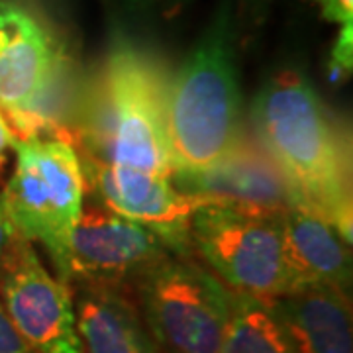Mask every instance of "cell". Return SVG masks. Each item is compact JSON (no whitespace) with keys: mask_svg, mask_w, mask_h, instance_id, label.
<instances>
[{"mask_svg":"<svg viewBox=\"0 0 353 353\" xmlns=\"http://www.w3.org/2000/svg\"><path fill=\"white\" fill-rule=\"evenodd\" d=\"M248 128L287 179L292 201L324 218L352 245L350 136L310 77L299 67L273 73L253 97Z\"/></svg>","mask_w":353,"mask_h":353,"instance_id":"obj_1","label":"cell"},{"mask_svg":"<svg viewBox=\"0 0 353 353\" xmlns=\"http://www.w3.org/2000/svg\"><path fill=\"white\" fill-rule=\"evenodd\" d=\"M169 67L150 46L114 36L83 81L73 141L81 153L155 175L171 176Z\"/></svg>","mask_w":353,"mask_h":353,"instance_id":"obj_2","label":"cell"},{"mask_svg":"<svg viewBox=\"0 0 353 353\" xmlns=\"http://www.w3.org/2000/svg\"><path fill=\"white\" fill-rule=\"evenodd\" d=\"M238 69V22L222 2L171 73L167 124L173 171L202 169L226 155L248 128Z\"/></svg>","mask_w":353,"mask_h":353,"instance_id":"obj_3","label":"cell"},{"mask_svg":"<svg viewBox=\"0 0 353 353\" xmlns=\"http://www.w3.org/2000/svg\"><path fill=\"white\" fill-rule=\"evenodd\" d=\"M2 194L16 234L39 243L55 277L69 285L71 236L85 204V175L75 143L67 139H24Z\"/></svg>","mask_w":353,"mask_h":353,"instance_id":"obj_4","label":"cell"},{"mask_svg":"<svg viewBox=\"0 0 353 353\" xmlns=\"http://www.w3.org/2000/svg\"><path fill=\"white\" fill-rule=\"evenodd\" d=\"M139 312L161 353H222L232 290L187 257H167L136 283Z\"/></svg>","mask_w":353,"mask_h":353,"instance_id":"obj_5","label":"cell"},{"mask_svg":"<svg viewBox=\"0 0 353 353\" xmlns=\"http://www.w3.org/2000/svg\"><path fill=\"white\" fill-rule=\"evenodd\" d=\"M190 245L234 292L279 299L292 290L281 218L201 204L190 218Z\"/></svg>","mask_w":353,"mask_h":353,"instance_id":"obj_6","label":"cell"},{"mask_svg":"<svg viewBox=\"0 0 353 353\" xmlns=\"http://www.w3.org/2000/svg\"><path fill=\"white\" fill-rule=\"evenodd\" d=\"M0 303L34 353H83L69 285L22 238L0 261Z\"/></svg>","mask_w":353,"mask_h":353,"instance_id":"obj_7","label":"cell"},{"mask_svg":"<svg viewBox=\"0 0 353 353\" xmlns=\"http://www.w3.org/2000/svg\"><path fill=\"white\" fill-rule=\"evenodd\" d=\"M79 157L88 196L150 230L171 255L187 259L194 255L190 245V218L204 202L176 190L169 176L104 163L87 153H79Z\"/></svg>","mask_w":353,"mask_h":353,"instance_id":"obj_8","label":"cell"},{"mask_svg":"<svg viewBox=\"0 0 353 353\" xmlns=\"http://www.w3.org/2000/svg\"><path fill=\"white\" fill-rule=\"evenodd\" d=\"M167 257H171L169 250L150 230L85 196L71 236L69 283L120 289L126 283L136 285Z\"/></svg>","mask_w":353,"mask_h":353,"instance_id":"obj_9","label":"cell"},{"mask_svg":"<svg viewBox=\"0 0 353 353\" xmlns=\"http://www.w3.org/2000/svg\"><path fill=\"white\" fill-rule=\"evenodd\" d=\"M176 190L204 204H224L250 214L281 218L292 204V192L277 163L243 130L234 148L202 169L171 173Z\"/></svg>","mask_w":353,"mask_h":353,"instance_id":"obj_10","label":"cell"},{"mask_svg":"<svg viewBox=\"0 0 353 353\" xmlns=\"http://www.w3.org/2000/svg\"><path fill=\"white\" fill-rule=\"evenodd\" d=\"M71 57L51 26L18 0H0V110L26 108Z\"/></svg>","mask_w":353,"mask_h":353,"instance_id":"obj_11","label":"cell"},{"mask_svg":"<svg viewBox=\"0 0 353 353\" xmlns=\"http://www.w3.org/2000/svg\"><path fill=\"white\" fill-rule=\"evenodd\" d=\"M292 290L310 285L352 289V252L324 218L292 201L281 216ZM290 290V292H292ZM289 294V292H287Z\"/></svg>","mask_w":353,"mask_h":353,"instance_id":"obj_12","label":"cell"},{"mask_svg":"<svg viewBox=\"0 0 353 353\" xmlns=\"http://www.w3.org/2000/svg\"><path fill=\"white\" fill-rule=\"evenodd\" d=\"M73 304L83 353H161L141 312L120 289L79 285Z\"/></svg>","mask_w":353,"mask_h":353,"instance_id":"obj_13","label":"cell"},{"mask_svg":"<svg viewBox=\"0 0 353 353\" xmlns=\"http://www.w3.org/2000/svg\"><path fill=\"white\" fill-rule=\"evenodd\" d=\"M275 303L299 353H353L350 292L310 285Z\"/></svg>","mask_w":353,"mask_h":353,"instance_id":"obj_14","label":"cell"},{"mask_svg":"<svg viewBox=\"0 0 353 353\" xmlns=\"http://www.w3.org/2000/svg\"><path fill=\"white\" fill-rule=\"evenodd\" d=\"M83 79L75 59L69 57L57 73L39 90L36 99L18 112L6 114L4 120L18 141L24 139H67L73 141L77 106Z\"/></svg>","mask_w":353,"mask_h":353,"instance_id":"obj_15","label":"cell"},{"mask_svg":"<svg viewBox=\"0 0 353 353\" xmlns=\"http://www.w3.org/2000/svg\"><path fill=\"white\" fill-rule=\"evenodd\" d=\"M222 353H299L275 299L232 290Z\"/></svg>","mask_w":353,"mask_h":353,"instance_id":"obj_16","label":"cell"},{"mask_svg":"<svg viewBox=\"0 0 353 353\" xmlns=\"http://www.w3.org/2000/svg\"><path fill=\"white\" fill-rule=\"evenodd\" d=\"M353 69V24L340 26V34L330 51V75L340 81Z\"/></svg>","mask_w":353,"mask_h":353,"instance_id":"obj_17","label":"cell"},{"mask_svg":"<svg viewBox=\"0 0 353 353\" xmlns=\"http://www.w3.org/2000/svg\"><path fill=\"white\" fill-rule=\"evenodd\" d=\"M0 353H34L14 328L4 306L0 303Z\"/></svg>","mask_w":353,"mask_h":353,"instance_id":"obj_18","label":"cell"},{"mask_svg":"<svg viewBox=\"0 0 353 353\" xmlns=\"http://www.w3.org/2000/svg\"><path fill=\"white\" fill-rule=\"evenodd\" d=\"M322 20L330 24H353V0H314Z\"/></svg>","mask_w":353,"mask_h":353,"instance_id":"obj_19","label":"cell"},{"mask_svg":"<svg viewBox=\"0 0 353 353\" xmlns=\"http://www.w3.org/2000/svg\"><path fill=\"white\" fill-rule=\"evenodd\" d=\"M18 238L20 236L14 230L10 216L6 212V206H4V201H2V194H0V261L4 259V255L8 253V250L12 248V243Z\"/></svg>","mask_w":353,"mask_h":353,"instance_id":"obj_20","label":"cell"},{"mask_svg":"<svg viewBox=\"0 0 353 353\" xmlns=\"http://www.w3.org/2000/svg\"><path fill=\"white\" fill-rule=\"evenodd\" d=\"M16 143H18V139L14 138L12 130L8 128L6 120H4V114L0 110V171L6 163V155L10 150L16 148Z\"/></svg>","mask_w":353,"mask_h":353,"instance_id":"obj_21","label":"cell"},{"mask_svg":"<svg viewBox=\"0 0 353 353\" xmlns=\"http://www.w3.org/2000/svg\"><path fill=\"white\" fill-rule=\"evenodd\" d=\"M241 2H243V12L248 16L250 24L252 22L253 24H261L271 0H241Z\"/></svg>","mask_w":353,"mask_h":353,"instance_id":"obj_22","label":"cell"},{"mask_svg":"<svg viewBox=\"0 0 353 353\" xmlns=\"http://www.w3.org/2000/svg\"><path fill=\"white\" fill-rule=\"evenodd\" d=\"M190 0H169V14H176L181 8H185Z\"/></svg>","mask_w":353,"mask_h":353,"instance_id":"obj_23","label":"cell"},{"mask_svg":"<svg viewBox=\"0 0 353 353\" xmlns=\"http://www.w3.org/2000/svg\"><path fill=\"white\" fill-rule=\"evenodd\" d=\"M126 2H130L132 6H136V8H145V6H150L153 0H126Z\"/></svg>","mask_w":353,"mask_h":353,"instance_id":"obj_24","label":"cell"}]
</instances>
